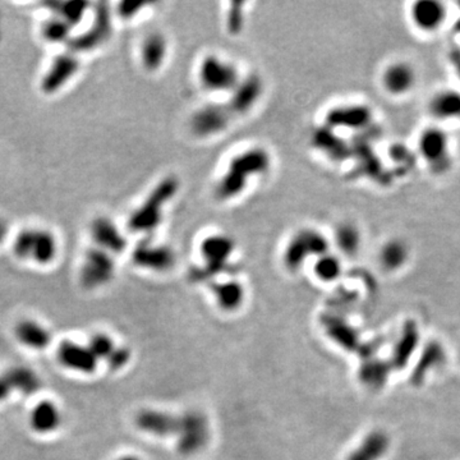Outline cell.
<instances>
[{
  "label": "cell",
  "mask_w": 460,
  "mask_h": 460,
  "mask_svg": "<svg viewBox=\"0 0 460 460\" xmlns=\"http://www.w3.org/2000/svg\"><path fill=\"white\" fill-rule=\"evenodd\" d=\"M271 165V155L261 146H253L234 153L216 181L215 196L220 201L238 199L255 179L268 174Z\"/></svg>",
  "instance_id": "obj_1"
},
{
  "label": "cell",
  "mask_w": 460,
  "mask_h": 460,
  "mask_svg": "<svg viewBox=\"0 0 460 460\" xmlns=\"http://www.w3.org/2000/svg\"><path fill=\"white\" fill-rule=\"evenodd\" d=\"M12 252L22 262L47 268L55 262L60 251L57 233L48 227L29 225L12 237Z\"/></svg>",
  "instance_id": "obj_2"
},
{
  "label": "cell",
  "mask_w": 460,
  "mask_h": 460,
  "mask_svg": "<svg viewBox=\"0 0 460 460\" xmlns=\"http://www.w3.org/2000/svg\"><path fill=\"white\" fill-rule=\"evenodd\" d=\"M179 183L175 178H165L157 183L128 219V229L137 234H149L156 230L163 221L165 207L178 192Z\"/></svg>",
  "instance_id": "obj_3"
},
{
  "label": "cell",
  "mask_w": 460,
  "mask_h": 460,
  "mask_svg": "<svg viewBox=\"0 0 460 460\" xmlns=\"http://www.w3.org/2000/svg\"><path fill=\"white\" fill-rule=\"evenodd\" d=\"M199 84L210 94H231L240 84V68L230 59L218 54H207L202 58L197 67Z\"/></svg>",
  "instance_id": "obj_4"
},
{
  "label": "cell",
  "mask_w": 460,
  "mask_h": 460,
  "mask_svg": "<svg viewBox=\"0 0 460 460\" xmlns=\"http://www.w3.org/2000/svg\"><path fill=\"white\" fill-rule=\"evenodd\" d=\"M418 153L435 174H445L452 166L450 136L437 125L427 127L418 136Z\"/></svg>",
  "instance_id": "obj_5"
},
{
  "label": "cell",
  "mask_w": 460,
  "mask_h": 460,
  "mask_svg": "<svg viewBox=\"0 0 460 460\" xmlns=\"http://www.w3.org/2000/svg\"><path fill=\"white\" fill-rule=\"evenodd\" d=\"M330 240H327L324 233L312 228L299 230L289 242H288L283 261L285 268L290 271H297L302 268L307 259H316L329 252Z\"/></svg>",
  "instance_id": "obj_6"
},
{
  "label": "cell",
  "mask_w": 460,
  "mask_h": 460,
  "mask_svg": "<svg viewBox=\"0 0 460 460\" xmlns=\"http://www.w3.org/2000/svg\"><path fill=\"white\" fill-rule=\"evenodd\" d=\"M115 270V256L95 246H91L85 251L81 261L78 274L79 283L88 290L105 287L114 279Z\"/></svg>",
  "instance_id": "obj_7"
},
{
  "label": "cell",
  "mask_w": 460,
  "mask_h": 460,
  "mask_svg": "<svg viewBox=\"0 0 460 460\" xmlns=\"http://www.w3.org/2000/svg\"><path fill=\"white\" fill-rule=\"evenodd\" d=\"M82 69V58L64 49L50 60L40 79V88L45 95H55L78 76Z\"/></svg>",
  "instance_id": "obj_8"
},
{
  "label": "cell",
  "mask_w": 460,
  "mask_h": 460,
  "mask_svg": "<svg viewBox=\"0 0 460 460\" xmlns=\"http://www.w3.org/2000/svg\"><path fill=\"white\" fill-rule=\"evenodd\" d=\"M177 449L191 457L203 450L210 440V426L207 418L199 411H188L178 420Z\"/></svg>",
  "instance_id": "obj_9"
},
{
  "label": "cell",
  "mask_w": 460,
  "mask_h": 460,
  "mask_svg": "<svg viewBox=\"0 0 460 460\" xmlns=\"http://www.w3.org/2000/svg\"><path fill=\"white\" fill-rule=\"evenodd\" d=\"M112 35V18L107 10H96L95 14L87 25L86 29L76 32L67 44L69 51L82 58L84 54L92 53L103 47Z\"/></svg>",
  "instance_id": "obj_10"
},
{
  "label": "cell",
  "mask_w": 460,
  "mask_h": 460,
  "mask_svg": "<svg viewBox=\"0 0 460 460\" xmlns=\"http://www.w3.org/2000/svg\"><path fill=\"white\" fill-rule=\"evenodd\" d=\"M88 235L91 246L118 256L127 249V237L123 228H120L113 219L101 215L94 218L88 225Z\"/></svg>",
  "instance_id": "obj_11"
},
{
  "label": "cell",
  "mask_w": 460,
  "mask_h": 460,
  "mask_svg": "<svg viewBox=\"0 0 460 460\" xmlns=\"http://www.w3.org/2000/svg\"><path fill=\"white\" fill-rule=\"evenodd\" d=\"M57 361L63 368L79 374H95L100 361L87 344L63 340L57 348Z\"/></svg>",
  "instance_id": "obj_12"
},
{
  "label": "cell",
  "mask_w": 460,
  "mask_h": 460,
  "mask_svg": "<svg viewBox=\"0 0 460 460\" xmlns=\"http://www.w3.org/2000/svg\"><path fill=\"white\" fill-rule=\"evenodd\" d=\"M380 81L387 95L402 97L414 90L418 75L412 63L407 60H394L383 68Z\"/></svg>",
  "instance_id": "obj_13"
},
{
  "label": "cell",
  "mask_w": 460,
  "mask_h": 460,
  "mask_svg": "<svg viewBox=\"0 0 460 460\" xmlns=\"http://www.w3.org/2000/svg\"><path fill=\"white\" fill-rule=\"evenodd\" d=\"M409 19L422 34H435L448 19L446 4L439 0H418L411 5Z\"/></svg>",
  "instance_id": "obj_14"
},
{
  "label": "cell",
  "mask_w": 460,
  "mask_h": 460,
  "mask_svg": "<svg viewBox=\"0 0 460 460\" xmlns=\"http://www.w3.org/2000/svg\"><path fill=\"white\" fill-rule=\"evenodd\" d=\"M231 113L227 106L206 105L196 110L191 118L192 133L210 138L224 132L229 125Z\"/></svg>",
  "instance_id": "obj_15"
},
{
  "label": "cell",
  "mask_w": 460,
  "mask_h": 460,
  "mask_svg": "<svg viewBox=\"0 0 460 460\" xmlns=\"http://www.w3.org/2000/svg\"><path fill=\"white\" fill-rule=\"evenodd\" d=\"M132 261L137 268L155 272H165L174 268L175 253L166 244L144 240L134 248Z\"/></svg>",
  "instance_id": "obj_16"
},
{
  "label": "cell",
  "mask_w": 460,
  "mask_h": 460,
  "mask_svg": "<svg viewBox=\"0 0 460 460\" xmlns=\"http://www.w3.org/2000/svg\"><path fill=\"white\" fill-rule=\"evenodd\" d=\"M235 251L234 240L228 234L214 233L205 237L200 243V253L205 266L211 272H219L227 268L230 256Z\"/></svg>",
  "instance_id": "obj_17"
},
{
  "label": "cell",
  "mask_w": 460,
  "mask_h": 460,
  "mask_svg": "<svg viewBox=\"0 0 460 460\" xmlns=\"http://www.w3.org/2000/svg\"><path fill=\"white\" fill-rule=\"evenodd\" d=\"M372 122V110L363 104L336 105L326 113L325 123L334 128L362 129Z\"/></svg>",
  "instance_id": "obj_18"
},
{
  "label": "cell",
  "mask_w": 460,
  "mask_h": 460,
  "mask_svg": "<svg viewBox=\"0 0 460 460\" xmlns=\"http://www.w3.org/2000/svg\"><path fill=\"white\" fill-rule=\"evenodd\" d=\"M179 416L160 409H142L137 413L134 423L140 431L155 437L175 436Z\"/></svg>",
  "instance_id": "obj_19"
},
{
  "label": "cell",
  "mask_w": 460,
  "mask_h": 460,
  "mask_svg": "<svg viewBox=\"0 0 460 460\" xmlns=\"http://www.w3.org/2000/svg\"><path fill=\"white\" fill-rule=\"evenodd\" d=\"M29 424L31 431L41 436H48L55 433L62 427L63 412L57 402L42 399L29 411Z\"/></svg>",
  "instance_id": "obj_20"
},
{
  "label": "cell",
  "mask_w": 460,
  "mask_h": 460,
  "mask_svg": "<svg viewBox=\"0 0 460 460\" xmlns=\"http://www.w3.org/2000/svg\"><path fill=\"white\" fill-rule=\"evenodd\" d=\"M264 94V84L257 76L242 77L240 84L230 94L229 109L231 115H244L259 103Z\"/></svg>",
  "instance_id": "obj_21"
},
{
  "label": "cell",
  "mask_w": 460,
  "mask_h": 460,
  "mask_svg": "<svg viewBox=\"0 0 460 460\" xmlns=\"http://www.w3.org/2000/svg\"><path fill=\"white\" fill-rule=\"evenodd\" d=\"M168 54L169 42L162 32H151L146 35L138 49L140 63L147 72H156L163 67Z\"/></svg>",
  "instance_id": "obj_22"
},
{
  "label": "cell",
  "mask_w": 460,
  "mask_h": 460,
  "mask_svg": "<svg viewBox=\"0 0 460 460\" xmlns=\"http://www.w3.org/2000/svg\"><path fill=\"white\" fill-rule=\"evenodd\" d=\"M14 336L19 344L36 352L45 350L53 340L48 327L32 318H25L17 322L14 326Z\"/></svg>",
  "instance_id": "obj_23"
},
{
  "label": "cell",
  "mask_w": 460,
  "mask_h": 460,
  "mask_svg": "<svg viewBox=\"0 0 460 460\" xmlns=\"http://www.w3.org/2000/svg\"><path fill=\"white\" fill-rule=\"evenodd\" d=\"M390 444L386 432L374 430L364 436L345 460H381L390 449Z\"/></svg>",
  "instance_id": "obj_24"
},
{
  "label": "cell",
  "mask_w": 460,
  "mask_h": 460,
  "mask_svg": "<svg viewBox=\"0 0 460 460\" xmlns=\"http://www.w3.org/2000/svg\"><path fill=\"white\" fill-rule=\"evenodd\" d=\"M420 330L414 321H407L394 345L392 367L404 368L420 346Z\"/></svg>",
  "instance_id": "obj_25"
},
{
  "label": "cell",
  "mask_w": 460,
  "mask_h": 460,
  "mask_svg": "<svg viewBox=\"0 0 460 460\" xmlns=\"http://www.w3.org/2000/svg\"><path fill=\"white\" fill-rule=\"evenodd\" d=\"M411 259V247L402 238L386 240L379 251V264L386 272L402 270Z\"/></svg>",
  "instance_id": "obj_26"
},
{
  "label": "cell",
  "mask_w": 460,
  "mask_h": 460,
  "mask_svg": "<svg viewBox=\"0 0 460 460\" xmlns=\"http://www.w3.org/2000/svg\"><path fill=\"white\" fill-rule=\"evenodd\" d=\"M429 110L430 114L437 120H460L459 91H437L429 103Z\"/></svg>",
  "instance_id": "obj_27"
},
{
  "label": "cell",
  "mask_w": 460,
  "mask_h": 460,
  "mask_svg": "<svg viewBox=\"0 0 460 460\" xmlns=\"http://www.w3.org/2000/svg\"><path fill=\"white\" fill-rule=\"evenodd\" d=\"M218 306L225 312L237 311L244 302L246 290L238 280H227L212 287Z\"/></svg>",
  "instance_id": "obj_28"
},
{
  "label": "cell",
  "mask_w": 460,
  "mask_h": 460,
  "mask_svg": "<svg viewBox=\"0 0 460 460\" xmlns=\"http://www.w3.org/2000/svg\"><path fill=\"white\" fill-rule=\"evenodd\" d=\"M40 34L41 38L48 44L67 47L68 42L76 34V29H72L64 19L58 17L57 14L50 13L48 18L41 22Z\"/></svg>",
  "instance_id": "obj_29"
},
{
  "label": "cell",
  "mask_w": 460,
  "mask_h": 460,
  "mask_svg": "<svg viewBox=\"0 0 460 460\" xmlns=\"http://www.w3.org/2000/svg\"><path fill=\"white\" fill-rule=\"evenodd\" d=\"M50 13L57 14L58 17L64 19L72 29H77L86 21L91 4L84 1H63L50 4Z\"/></svg>",
  "instance_id": "obj_30"
},
{
  "label": "cell",
  "mask_w": 460,
  "mask_h": 460,
  "mask_svg": "<svg viewBox=\"0 0 460 460\" xmlns=\"http://www.w3.org/2000/svg\"><path fill=\"white\" fill-rule=\"evenodd\" d=\"M421 359L416 366V370L413 371L412 380L416 383H422L426 379L429 372L433 371L436 367H439L444 363L445 361V352L444 348L437 343H431V344L424 346L422 352Z\"/></svg>",
  "instance_id": "obj_31"
},
{
  "label": "cell",
  "mask_w": 460,
  "mask_h": 460,
  "mask_svg": "<svg viewBox=\"0 0 460 460\" xmlns=\"http://www.w3.org/2000/svg\"><path fill=\"white\" fill-rule=\"evenodd\" d=\"M334 242L345 256H355L362 244V233L353 222H342L336 227Z\"/></svg>",
  "instance_id": "obj_32"
},
{
  "label": "cell",
  "mask_w": 460,
  "mask_h": 460,
  "mask_svg": "<svg viewBox=\"0 0 460 460\" xmlns=\"http://www.w3.org/2000/svg\"><path fill=\"white\" fill-rule=\"evenodd\" d=\"M5 376L10 381L13 392H18L25 395H32L36 393L40 387V380L38 376L32 370L26 368V367L12 368L5 374Z\"/></svg>",
  "instance_id": "obj_33"
},
{
  "label": "cell",
  "mask_w": 460,
  "mask_h": 460,
  "mask_svg": "<svg viewBox=\"0 0 460 460\" xmlns=\"http://www.w3.org/2000/svg\"><path fill=\"white\" fill-rule=\"evenodd\" d=\"M342 271H343V265H342L339 256L327 252L325 255L315 259L314 272L316 278L321 281H325V283L335 281L336 279L340 278Z\"/></svg>",
  "instance_id": "obj_34"
},
{
  "label": "cell",
  "mask_w": 460,
  "mask_h": 460,
  "mask_svg": "<svg viewBox=\"0 0 460 460\" xmlns=\"http://www.w3.org/2000/svg\"><path fill=\"white\" fill-rule=\"evenodd\" d=\"M390 370H392V364L387 366L379 359L376 361L368 359L361 367L359 379L364 385L370 387H381L383 383H386Z\"/></svg>",
  "instance_id": "obj_35"
},
{
  "label": "cell",
  "mask_w": 460,
  "mask_h": 460,
  "mask_svg": "<svg viewBox=\"0 0 460 460\" xmlns=\"http://www.w3.org/2000/svg\"><path fill=\"white\" fill-rule=\"evenodd\" d=\"M314 144L320 151L325 153L326 156H329L334 160H340L346 155L344 144H343L340 136L334 134L330 131L327 132V129L316 132L315 137H314Z\"/></svg>",
  "instance_id": "obj_36"
},
{
  "label": "cell",
  "mask_w": 460,
  "mask_h": 460,
  "mask_svg": "<svg viewBox=\"0 0 460 460\" xmlns=\"http://www.w3.org/2000/svg\"><path fill=\"white\" fill-rule=\"evenodd\" d=\"M329 334L337 344L342 345L345 349H353L357 345V334L349 325H346L340 320H333L327 324Z\"/></svg>",
  "instance_id": "obj_37"
},
{
  "label": "cell",
  "mask_w": 460,
  "mask_h": 460,
  "mask_svg": "<svg viewBox=\"0 0 460 460\" xmlns=\"http://www.w3.org/2000/svg\"><path fill=\"white\" fill-rule=\"evenodd\" d=\"M87 346L99 361H106L116 346L114 339L106 333H95L88 339Z\"/></svg>",
  "instance_id": "obj_38"
},
{
  "label": "cell",
  "mask_w": 460,
  "mask_h": 460,
  "mask_svg": "<svg viewBox=\"0 0 460 460\" xmlns=\"http://www.w3.org/2000/svg\"><path fill=\"white\" fill-rule=\"evenodd\" d=\"M131 355H131V350L127 346L116 345L113 353L109 355V358L106 359L105 362L110 371L116 372V371L123 370L125 366L129 363Z\"/></svg>",
  "instance_id": "obj_39"
},
{
  "label": "cell",
  "mask_w": 460,
  "mask_h": 460,
  "mask_svg": "<svg viewBox=\"0 0 460 460\" xmlns=\"http://www.w3.org/2000/svg\"><path fill=\"white\" fill-rule=\"evenodd\" d=\"M12 393H13V390H12V386H10V381H8L7 376L3 374V376L0 377V402L7 400V398H8Z\"/></svg>",
  "instance_id": "obj_40"
},
{
  "label": "cell",
  "mask_w": 460,
  "mask_h": 460,
  "mask_svg": "<svg viewBox=\"0 0 460 460\" xmlns=\"http://www.w3.org/2000/svg\"><path fill=\"white\" fill-rule=\"evenodd\" d=\"M10 238V227L8 221L0 216V247Z\"/></svg>",
  "instance_id": "obj_41"
},
{
  "label": "cell",
  "mask_w": 460,
  "mask_h": 460,
  "mask_svg": "<svg viewBox=\"0 0 460 460\" xmlns=\"http://www.w3.org/2000/svg\"><path fill=\"white\" fill-rule=\"evenodd\" d=\"M449 59H450V64L452 69H454V73L455 76L460 81V50H452L449 55Z\"/></svg>",
  "instance_id": "obj_42"
},
{
  "label": "cell",
  "mask_w": 460,
  "mask_h": 460,
  "mask_svg": "<svg viewBox=\"0 0 460 460\" xmlns=\"http://www.w3.org/2000/svg\"><path fill=\"white\" fill-rule=\"evenodd\" d=\"M114 460H142L140 457L134 455V454H125V455H120L118 458H115Z\"/></svg>",
  "instance_id": "obj_43"
}]
</instances>
